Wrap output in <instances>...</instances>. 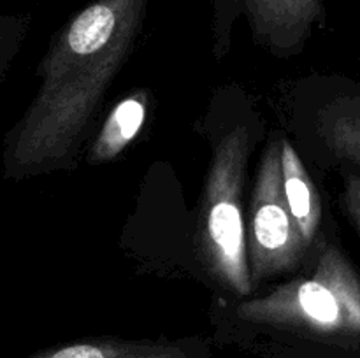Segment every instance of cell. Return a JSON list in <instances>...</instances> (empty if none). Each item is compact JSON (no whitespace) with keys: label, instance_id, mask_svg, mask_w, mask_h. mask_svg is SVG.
Wrapping results in <instances>:
<instances>
[{"label":"cell","instance_id":"obj_5","mask_svg":"<svg viewBox=\"0 0 360 358\" xmlns=\"http://www.w3.org/2000/svg\"><path fill=\"white\" fill-rule=\"evenodd\" d=\"M224 14H245L253 34L278 55L297 53L326 20L323 0H214Z\"/></svg>","mask_w":360,"mask_h":358},{"label":"cell","instance_id":"obj_10","mask_svg":"<svg viewBox=\"0 0 360 358\" xmlns=\"http://www.w3.org/2000/svg\"><path fill=\"white\" fill-rule=\"evenodd\" d=\"M345 206L360 232V175L357 174H350L345 181Z\"/></svg>","mask_w":360,"mask_h":358},{"label":"cell","instance_id":"obj_9","mask_svg":"<svg viewBox=\"0 0 360 358\" xmlns=\"http://www.w3.org/2000/svg\"><path fill=\"white\" fill-rule=\"evenodd\" d=\"M322 133L336 157L360 165V98L330 104L323 116Z\"/></svg>","mask_w":360,"mask_h":358},{"label":"cell","instance_id":"obj_2","mask_svg":"<svg viewBox=\"0 0 360 358\" xmlns=\"http://www.w3.org/2000/svg\"><path fill=\"white\" fill-rule=\"evenodd\" d=\"M234 316L271 332L285 350L323 358L360 354V277L334 244L322 251L311 276L239 302Z\"/></svg>","mask_w":360,"mask_h":358},{"label":"cell","instance_id":"obj_6","mask_svg":"<svg viewBox=\"0 0 360 358\" xmlns=\"http://www.w3.org/2000/svg\"><path fill=\"white\" fill-rule=\"evenodd\" d=\"M202 339H118L97 337L41 350L25 358H210Z\"/></svg>","mask_w":360,"mask_h":358},{"label":"cell","instance_id":"obj_3","mask_svg":"<svg viewBox=\"0 0 360 358\" xmlns=\"http://www.w3.org/2000/svg\"><path fill=\"white\" fill-rule=\"evenodd\" d=\"M250 132L236 126L220 139L211 158L197 223V246L211 276L232 293L253 291L248 237L243 220V186Z\"/></svg>","mask_w":360,"mask_h":358},{"label":"cell","instance_id":"obj_4","mask_svg":"<svg viewBox=\"0 0 360 358\" xmlns=\"http://www.w3.org/2000/svg\"><path fill=\"white\" fill-rule=\"evenodd\" d=\"M246 237L253 284L295 269L308 249L285 197L280 142L266 147L260 161Z\"/></svg>","mask_w":360,"mask_h":358},{"label":"cell","instance_id":"obj_1","mask_svg":"<svg viewBox=\"0 0 360 358\" xmlns=\"http://www.w3.org/2000/svg\"><path fill=\"white\" fill-rule=\"evenodd\" d=\"M150 0H94L55 34L41 84L6 140V174L69 164L143 30Z\"/></svg>","mask_w":360,"mask_h":358},{"label":"cell","instance_id":"obj_7","mask_svg":"<svg viewBox=\"0 0 360 358\" xmlns=\"http://www.w3.org/2000/svg\"><path fill=\"white\" fill-rule=\"evenodd\" d=\"M281 172H283V190L288 207L297 221L306 246H311L322 220V202L313 185L311 175L302 165L297 151L287 139H281Z\"/></svg>","mask_w":360,"mask_h":358},{"label":"cell","instance_id":"obj_8","mask_svg":"<svg viewBox=\"0 0 360 358\" xmlns=\"http://www.w3.org/2000/svg\"><path fill=\"white\" fill-rule=\"evenodd\" d=\"M148 112V93L144 90L129 95L112 107L98 135L88 153L91 165H101L111 161L127 150L143 128Z\"/></svg>","mask_w":360,"mask_h":358}]
</instances>
